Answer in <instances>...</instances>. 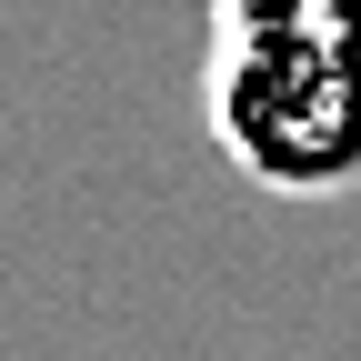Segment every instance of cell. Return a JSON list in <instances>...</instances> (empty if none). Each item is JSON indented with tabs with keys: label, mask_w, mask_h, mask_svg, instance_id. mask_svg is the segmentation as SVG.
Listing matches in <instances>:
<instances>
[{
	"label": "cell",
	"mask_w": 361,
	"mask_h": 361,
	"mask_svg": "<svg viewBox=\"0 0 361 361\" xmlns=\"http://www.w3.org/2000/svg\"><path fill=\"white\" fill-rule=\"evenodd\" d=\"M301 30H361V0H211V40H301Z\"/></svg>",
	"instance_id": "cell-2"
},
{
	"label": "cell",
	"mask_w": 361,
	"mask_h": 361,
	"mask_svg": "<svg viewBox=\"0 0 361 361\" xmlns=\"http://www.w3.org/2000/svg\"><path fill=\"white\" fill-rule=\"evenodd\" d=\"M211 141L271 201H331L361 180V30L211 40Z\"/></svg>",
	"instance_id": "cell-1"
}]
</instances>
